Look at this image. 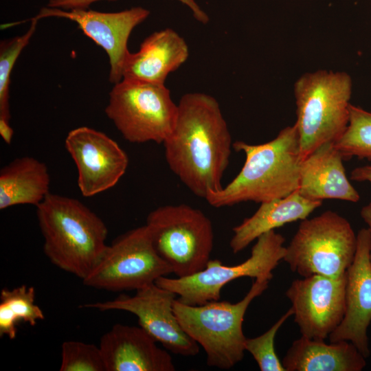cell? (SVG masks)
<instances>
[{
	"mask_svg": "<svg viewBox=\"0 0 371 371\" xmlns=\"http://www.w3.org/2000/svg\"><path fill=\"white\" fill-rule=\"evenodd\" d=\"M174 128L163 142L171 171L196 196L223 188L233 144L218 101L201 92L183 95Z\"/></svg>",
	"mask_w": 371,
	"mask_h": 371,
	"instance_id": "1",
	"label": "cell"
},
{
	"mask_svg": "<svg viewBox=\"0 0 371 371\" xmlns=\"http://www.w3.org/2000/svg\"><path fill=\"white\" fill-rule=\"evenodd\" d=\"M245 155L244 165L227 186L209 192L205 200L221 207L253 201L262 203L285 197L298 190L302 159L295 124L281 130L272 140L261 144L233 143Z\"/></svg>",
	"mask_w": 371,
	"mask_h": 371,
	"instance_id": "2",
	"label": "cell"
},
{
	"mask_svg": "<svg viewBox=\"0 0 371 371\" xmlns=\"http://www.w3.org/2000/svg\"><path fill=\"white\" fill-rule=\"evenodd\" d=\"M43 251L59 269L83 280L107 245L104 221L78 199L49 193L36 207Z\"/></svg>",
	"mask_w": 371,
	"mask_h": 371,
	"instance_id": "3",
	"label": "cell"
},
{
	"mask_svg": "<svg viewBox=\"0 0 371 371\" xmlns=\"http://www.w3.org/2000/svg\"><path fill=\"white\" fill-rule=\"evenodd\" d=\"M350 76L320 69L302 75L294 85L297 128L302 160L319 146L335 143L350 119Z\"/></svg>",
	"mask_w": 371,
	"mask_h": 371,
	"instance_id": "4",
	"label": "cell"
},
{
	"mask_svg": "<svg viewBox=\"0 0 371 371\" xmlns=\"http://www.w3.org/2000/svg\"><path fill=\"white\" fill-rule=\"evenodd\" d=\"M270 281L256 279L244 297L238 302L214 300L189 305L176 299L173 311L183 330L201 345L207 364L228 370L242 361L245 351L243 323L251 303L269 286Z\"/></svg>",
	"mask_w": 371,
	"mask_h": 371,
	"instance_id": "5",
	"label": "cell"
},
{
	"mask_svg": "<svg viewBox=\"0 0 371 371\" xmlns=\"http://www.w3.org/2000/svg\"><path fill=\"white\" fill-rule=\"evenodd\" d=\"M154 247L177 278L203 270L210 260L214 229L210 218L187 204L166 205L146 218Z\"/></svg>",
	"mask_w": 371,
	"mask_h": 371,
	"instance_id": "6",
	"label": "cell"
},
{
	"mask_svg": "<svg viewBox=\"0 0 371 371\" xmlns=\"http://www.w3.org/2000/svg\"><path fill=\"white\" fill-rule=\"evenodd\" d=\"M356 249L357 235L349 221L328 210L302 221L283 260L302 277L339 278L346 273Z\"/></svg>",
	"mask_w": 371,
	"mask_h": 371,
	"instance_id": "7",
	"label": "cell"
},
{
	"mask_svg": "<svg viewBox=\"0 0 371 371\" xmlns=\"http://www.w3.org/2000/svg\"><path fill=\"white\" fill-rule=\"evenodd\" d=\"M177 111L164 84L127 79L115 84L105 109L122 137L131 143L163 144L174 128Z\"/></svg>",
	"mask_w": 371,
	"mask_h": 371,
	"instance_id": "8",
	"label": "cell"
},
{
	"mask_svg": "<svg viewBox=\"0 0 371 371\" xmlns=\"http://www.w3.org/2000/svg\"><path fill=\"white\" fill-rule=\"evenodd\" d=\"M284 241L282 235L269 231L256 239L250 256L240 264L227 266L219 260H210L203 270L192 276L176 278L161 276L155 283L176 293L178 300L186 304L201 305L219 300L222 288L239 278L270 281L273 271L284 258Z\"/></svg>",
	"mask_w": 371,
	"mask_h": 371,
	"instance_id": "9",
	"label": "cell"
},
{
	"mask_svg": "<svg viewBox=\"0 0 371 371\" xmlns=\"http://www.w3.org/2000/svg\"><path fill=\"white\" fill-rule=\"evenodd\" d=\"M172 273L156 251L146 225L129 230L107 245L82 280L89 287L112 292L138 290Z\"/></svg>",
	"mask_w": 371,
	"mask_h": 371,
	"instance_id": "10",
	"label": "cell"
},
{
	"mask_svg": "<svg viewBox=\"0 0 371 371\" xmlns=\"http://www.w3.org/2000/svg\"><path fill=\"white\" fill-rule=\"evenodd\" d=\"M135 291L133 295L122 293L112 300L87 303L82 307L133 313L139 326L167 350L185 357L196 355L199 344L183 330L173 311L177 295L155 283Z\"/></svg>",
	"mask_w": 371,
	"mask_h": 371,
	"instance_id": "11",
	"label": "cell"
},
{
	"mask_svg": "<svg viewBox=\"0 0 371 371\" xmlns=\"http://www.w3.org/2000/svg\"><path fill=\"white\" fill-rule=\"evenodd\" d=\"M346 273L320 275L293 280L285 294L302 336L325 340L341 322L346 311Z\"/></svg>",
	"mask_w": 371,
	"mask_h": 371,
	"instance_id": "12",
	"label": "cell"
},
{
	"mask_svg": "<svg viewBox=\"0 0 371 371\" xmlns=\"http://www.w3.org/2000/svg\"><path fill=\"white\" fill-rule=\"evenodd\" d=\"M65 148L78 170V186L89 197L106 191L120 181L128 166L125 151L105 133L80 126L69 132Z\"/></svg>",
	"mask_w": 371,
	"mask_h": 371,
	"instance_id": "13",
	"label": "cell"
},
{
	"mask_svg": "<svg viewBox=\"0 0 371 371\" xmlns=\"http://www.w3.org/2000/svg\"><path fill=\"white\" fill-rule=\"evenodd\" d=\"M149 14V10L142 7L117 12L86 9L65 10L47 7L41 8L33 19L38 21L41 18L56 16L76 22L79 28L108 54L111 65L109 80L116 84L122 80L123 65L129 53L127 43L131 33Z\"/></svg>",
	"mask_w": 371,
	"mask_h": 371,
	"instance_id": "14",
	"label": "cell"
},
{
	"mask_svg": "<svg viewBox=\"0 0 371 371\" xmlns=\"http://www.w3.org/2000/svg\"><path fill=\"white\" fill-rule=\"evenodd\" d=\"M370 233L361 229L357 234L354 260L346 271V311L338 327L329 335L330 342H351L367 359L370 348L368 336L371 323Z\"/></svg>",
	"mask_w": 371,
	"mask_h": 371,
	"instance_id": "15",
	"label": "cell"
},
{
	"mask_svg": "<svg viewBox=\"0 0 371 371\" xmlns=\"http://www.w3.org/2000/svg\"><path fill=\"white\" fill-rule=\"evenodd\" d=\"M142 327L116 324L100 341L106 371H174L168 351Z\"/></svg>",
	"mask_w": 371,
	"mask_h": 371,
	"instance_id": "16",
	"label": "cell"
},
{
	"mask_svg": "<svg viewBox=\"0 0 371 371\" xmlns=\"http://www.w3.org/2000/svg\"><path fill=\"white\" fill-rule=\"evenodd\" d=\"M188 44L175 30L153 32L142 43L139 51L129 52L122 68V79L164 84L167 76L188 58Z\"/></svg>",
	"mask_w": 371,
	"mask_h": 371,
	"instance_id": "17",
	"label": "cell"
},
{
	"mask_svg": "<svg viewBox=\"0 0 371 371\" xmlns=\"http://www.w3.org/2000/svg\"><path fill=\"white\" fill-rule=\"evenodd\" d=\"M344 158L334 143H326L302 160L298 191L313 200L357 203L360 195L348 179Z\"/></svg>",
	"mask_w": 371,
	"mask_h": 371,
	"instance_id": "18",
	"label": "cell"
},
{
	"mask_svg": "<svg viewBox=\"0 0 371 371\" xmlns=\"http://www.w3.org/2000/svg\"><path fill=\"white\" fill-rule=\"evenodd\" d=\"M322 204V201L308 199L298 190L283 198L262 202L251 216L233 228L230 248L234 254H238L262 234L307 218Z\"/></svg>",
	"mask_w": 371,
	"mask_h": 371,
	"instance_id": "19",
	"label": "cell"
},
{
	"mask_svg": "<svg viewBox=\"0 0 371 371\" xmlns=\"http://www.w3.org/2000/svg\"><path fill=\"white\" fill-rule=\"evenodd\" d=\"M286 371H361L366 358L350 341L326 344L301 336L282 361Z\"/></svg>",
	"mask_w": 371,
	"mask_h": 371,
	"instance_id": "20",
	"label": "cell"
},
{
	"mask_svg": "<svg viewBox=\"0 0 371 371\" xmlns=\"http://www.w3.org/2000/svg\"><path fill=\"white\" fill-rule=\"evenodd\" d=\"M45 164L32 157H18L1 169L0 210L17 205L40 204L49 192Z\"/></svg>",
	"mask_w": 371,
	"mask_h": 371,
	"instance_id": "21",
	"label": "cell"
},
{
	"mask_svg": "<svg viewBox=\"0 0 371 371\" xmlns=\"http://www.w3.org/2000/svg\"><path fill=\"white\" fill-rule=\"evenodd\" d=\"M33 286L23 284L12 289H3L0 293V336L14 339L20 322L35 326L44 319L42 309L35 304Z\"/></svg>",
	"mask_w": 371,
	"mask_h": 371,
	"instance_id": "22",
	"label": "cell"
},
{
	"mask_svg": "<svg viewBox=\"0 0 371 371\" xmlns=\"http://www.w3.org/2000/svg\"><path fill=\"white\" fill-rule=\"evenodd\" d=\"M344 159L357 157L371 161V112L350 104L346 130L334 143Z\"/></svg>",
	"mask_w": 371,
	"mask_h": 371,
	"instance_id": "23",
	"label": "cell"
},
{
	"mask_svg": "<svg viewBox=\"0 0 371 371\" xmlns=\"http://www.w3.org/2000/svg\"><path fill=\"white\" fill-rule=\"evenodd\" d=\"M37 20L32 19L29 30L22 36H18L0 45V117L10 118L9 104L10 76L14 65L23 49L36 30Z\"/></svg>",
	"mask_w": 371,
	"mask_h": 371,
	"instance_id": "24",
	"label": "cell"
},
{
	"mask_svg": "<svg viewBox=\"0 0 371 371\" xmlns=\"http://www.w3.org/2000/svg\"><path fill=\"white\" fill-rule=\"evenodd\" d=\"M60 371H106L100 346L80 341H65L61 346Z\"/></svg>",
	"mask_w": 371,
	"mask_h": 371,
	"instance_id": "25",
	"label": "cell"
},
{
	"mask_svg": "<svg viewBox=\"0 0 371 371\" xmlns=\"http://www.w3.org/2000/svg\"><path fill=\"white\" fill-rule=\"evenodd\" d=\"M293 315V310L291 307L265 333L254 338L246 339L245 351L252 355L261 371H286L276 355L274 342L280 328Z\"/></svg>",
	"mask_w": 371,
	"mask_h": 371,
	"instance_id": "26",
	"label": "cell"
},
{
	"mask_svg": "<svg viewBox=\"0 0 371 371\" xmlns=\"http://www.w3.org/2000/svg\"><path fill=\"white\" fill-rule=\"evenodd\" d=\"M101 0H49L47 7L60 8L65 10L72 9H87L91 3ZM114 1V0H109ZM186 5L192 12L193 16L199 22L206 24L209 21L207 14L194 0H177Z\"/></svg>",
	"mask_w": 371,
	"mask_h": 371,
	"instance_id": "27",
	"label": "cell"
},
{
	"mask_svg": "<svg viewBox=\"0 0 371 371\" xmlns=\"http://www.w3.org/2000/svg\"><path fill=\"white\" fill-rule=\"evenodd\" d=\"M350 179L359 182H368L371 184V161L370 163L354 168L350 173Z\"/></svg>",
	"mask_w": 371,
	"mask_h": 371,
	"instance_id": "28",
	"label": "cell"
},
{
	"mask_svg": "<svg viewBox=\"0 0 371 371\" xmlns=\"http://www.w3.org/2000/svg\"><path fill=\"white\" fill-rule=\"evenodd\" d=\"M13 133L14 131L10 125V120L0 117V135L7 144L11 143Z\"/></svg>",
	"mask_w": 371,
	"mask_h": 371,
	"instance_id": "29",
	"label": "cell"
},
{
	"mask_svg": "<svg viewBox=\"0 0 371 371\" xmlns=\"http://www.w3.org/2000/svg\"><path fill=\"white\" fill-rule=\"evenodd\" d=\"M360 215L363 220V221L366 223V224L368 226V229L370 231V252H369V257H370V262L371 266V202L368 203L367 205L362 207Z\"/></svg>",
	"mask_w": 371,
	"mask_h": 371,
	"instance_id": "30",
	"label": "cell"
}]
</instances>
